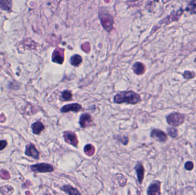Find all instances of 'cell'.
<instances>
[{
	"instance_id": "obj_5",
	"label": "cell",
	"mask_w": 196,
	"mask_h": 195,
	"mask_svg": "<svg viewBox=\"0 0 196 195\" xmlns=\"http://www.w3.org/2000/svg\"><path fill=\"white\" fill-rule=\"evenodd\" d=\"M32 171L37 173H51L54 171V168L52 165L47 163H40L33 165L30 167Z\"/></svg>"
},
{
	"instance_id": "obj_13",
	"label": "cell",
	"mask_w": 196,
	"mask_h": 195,
	"mask_svg": "<svg viewBox=\"0 0 196 195\" xmlns=\"http://www.w3.org/2000/svg\"><path fill=\"white\" fill-rule=\"evenodd\" d=\"M132 69L137 75H142L146 71V67L142 62L137 61L133 65Z\"/></svg>"
},
{
	"instance_id": "obj_10",
	"label": "cell",
	"mask_w": 196,
	"mask_h": 195,
	"mask_svg": "<svg viewBox=\"0 0 196 195\" xmlns=\"http://www.w3.org/2000/svg\"><path fill=\"white\" fill-rule=\"evenodd\" d=\"M81 110L82 106L81 104H79L78 103H72L64 105L60 109V112L63 113H68L69 112L78 113Z\"/></svg>"
},
{
	"instance_id": "obj_24",
	"label": "cell",
	"mask_w": 196,
	"mask_h": 195,
	"mask_svg": "<svg viewBox=\"0 0 196 195\" xmlns=\"http://www.w3.org/2000/svg\"><path fill=\"white\" fill-rule=\"evenodd\" d=\"M0 176L4 180H8L10 177L9 172L5 169H1L0 171Z\"/></svg>"
},
{
	"instance_id": "obj_15",
	"label": "cell",
	"mask_w": 196,
	"mask_h": 195,
	"mask_svg": "<svg viewBox=\"0 0 196 195\" xmlns=\"http://www.w3.org/2000/svg\"><path fill=\"white\" fill-rule=\"evenodd\" d=\"M182 13H183L182 10H180L177 12L173 11L172 13L170 14V16H167V17H166L165 19H163L162 21H167V24H170L173 21H177L179 19Z\"/></svg>"
},
{
	"instance_id": "obj_21",
	"label": "cell",
	"mask_w": 196,
	"mask_h": 195,
	"mask_svg": "<svg viewBox=\"0 0 196 195\" xmlns=\"http://www.w3.org/2000/svg\"><path fill=\"white\" fill-rule=\"evenodd\" d=\"M12 1H8V0L1 1V0H0V8L2 9L9 11L12 8Z\"/></svg>"
},
{
	"instance_id": "obj_17",
	"label": "cell",
	"mask_w": 196,
	"mask_h": 195,
	"mask_svg": "<svg viewBox=\"0 0 196 195\" xmlns=\"http://www.w3.org/2000/svg\"><path fill=\"white\" fill-rule=\"evenodd\" d=\"M83 62V58L78 54H73L69 59V62L73 67H78Z\"/></svg>"
},
{
	"instance_id": "obj_2",
	"label": "cell",
	"mask_w": 196,
	"mask_h": 195,
	"mask_svg": "<svg viewBox=\"0 0 196 195\" xmlns=\"http://www.w3.org/2000/svg\"><path fill=\"white\" fill-rule=\"evenodd\" d=\"M99 17L103 28L108 33H110L114 29V19L111 14L105 12H99Z\"/></svg>"
},
{
	"instance_id": "obj_14",
	"label": "cell",
	"mask_w": 196,
	"mask_h": 195,
	"mask_svg": "<svg viewBox=\"0 0 196 195\" xmlns=\"http://www.w3.org/2000/svg\"><path fill=\"white\" fill-rule=\"evenodd\" d=\"M61 190L68 195H81V193L77 188L69 184L64 185L61 188Z\"/></svg>"
},
{
	"instance_id": "obj_30",
	"label": "cell",
	"mask_w": 196,
	"mask_h": 195,
	"mask_svg": "<svg viewBox=\"0 0 196 195\" xmlns=\"http://www.w3.org/2000/svg\"><path fill=\"white\" fill-rule=\"evenodd\" d=\"M5 120V117L4 116L1 115L0 116V122H4Z\"/></svg>"
},
{
	"instance_id": "obj_7",
	"label": "cell",
	"mask_w": 196,
	"mask_h": 195,
	"mask_svg": "<svg viewBox=\"0 0 196 195\" xmlns=\"http://www.w3.org/2000/svg\"><path fill=\"white\" fill-rule=\"evenodd\" d=\"M79 123L81 128H87L92 125L93 123V120L89 113H84L80 116Z\"/></svg>"
},
{
	"instance_id": "obj_20",
	"label": "cell",
	"mask_w": 196,
	"mask_h": 195,
	"mask_svg": "<svg viewBox=\"0 0 196 195\" xmlns=\"http://www.w3.org/2000/svg\"><path fill=\"white\" fill-rule=\"evenodd\" d=\"M13 188L9 185L0 187V192L3 195H11L13 193Z\"/></svg>"
},
{
	"instance_id": "obj_11",
	"label": "cell",
	"mask_w": 196,
	"mask_h": 195,
	"mask_svg": "<svg viewBox=\"0 0 196 195\" xmlns=\"http://www.w3.org/2000/svg\"><path fill=\"white\" fill-rule=\"evenodd\" d=\"M26 155L33 157L34 159L38 160L40 157V153L38 150L36 149L35 145L33 144H29L27 145L25 149Z\"/></svg>"
},
{
	"instance_id": "obj_23",
	"label": "cell",
	"mask_w": 196,
	"mask_h": 195,
	"mask_svg": "<svg viewBox=\"0 0 196 195\" xmlns=\"http://www.w3.org/2000/svg\"><path fill=\"white\" fill-rule=\"evenodd\" d=\"M114 138L119 141L120 143L123 144V145H127V144L129 143V138L127 136H119V135H116L115 136V138Z\"/></svg>"
},
{
	"instance_id": "obj_6",
	"label": "cell",
	"mask_w": 196,
	"mask_h": 195,
	"mask_svg": "<svg viewBox=\"0 0 196 195\" xmlns=\"http://www.w3.org/2000/svg\"><path fill=\"white\" fill-rule=\"evenodd\" d=\"M64 52L65 49L63 48H56L52 53V61L55 63L62 65L64 61Z\"/></svg>"
},
{
	"instance_id": "obj_4",
	"label": "cell",
	"mask_w": 196,
	"mask_h": 195,
	"mask_svg": "<svg viewBox=\"0 0 196 195\" xmlns=\"http://www.w3.org/2000/svg\"><path fill=\"white\" fill-rule=\"evenodd\" d=\"M63 138H64L66 143L74 147H77L79 144V140L77 134L75 132L71 131H65L63 133Z\"/></svg>"
},
{
	"instance_id": "obj_32",
	"label": "cell",
	"mask_w": 196,
	"mask_h": 195,
	"mask_svg": "<svg viewBox=\"0 0 196 195\" xmlns=\"http://www.w3.org/2000/svg\"><path fill=\"white\" fill-rule=\"evenodd\" d=\"M44 195H49V194H48V193H45V194H44Z\"/></svg>"
},
{
	"instance_id": "obj_9",
	"label": "cell",
	"mask_w": 196,
	"mask_h": 195,
	"mask_svg": "<svg viewBox=\"0 0 196 195\" xmlns=\"http://www.w3.org/2000/svg\"><path fill=\"white\" fill-rule=\"evenodd\" d=\"M148 195H161V182L155 180L152 182L148 188Z\"/></svg>"
},
{
	"instance_id": "obj_3",
	"label": "cell",
	"mask_w": 196,
	"mask_h": 195,
	"mask_svg": "<svg viewBox=\"0 0 196 195\" xmlns=\"http://www.w3.org/2000/svg\"><path fill=\"white\" fill-rule=\"evenodd\" d=\"M166 120L169 125L173 127H178L183 124L185 121V116L178 113H172L167 116Z\"/></svg>"
},
{
	"instance_id": "obj_25",
	"label": "cell",
	"mask_w": 196,
	"mask_h": 195,
	"mask_svg": "<svg viewBox=\"0 0 196 195\" xmlns=\"http://www.w3.org/2000/svg\"><path fill=\"white\" fill-rule=\"evenodd\" d=\"M167 133L172 138H176L178 135V131L176 129L174 128H168L167 129Z\"/></svg>"
},
{
	"instance_id": "obj_19",
	"label": "cell",
	"mask_w": 196,
	"mask_h": 195,
	"mask_svg": "<svg viewBox=\"0 0 196 195\" xmlns=\"http://www.w3.org/2000/svg\"><path fill=\"white\" fill-rule=\"evenodd\" d=\"M84 152L88 156H92L95 153V148L91 144H87L84 147Z\"/></svg>"
},
{
	"instance_id": "obj_26",
	"label": "cell",
	"mask_w": 196,
	"mask_h": 195,
	"mask_svg": "<svg viewBox=\"0 0 196 195\" xmlns=\"http://www.w3.org/2000/svg\"><path fill=\"white\" fill-rule=\"evenodd\" d=\"M183 76L184 77V78L186 79H191V78H193L196 76V74L194 71H186L184 72Z\"/></svg>"
},
{
	"instance_id": "obj_28",
	"label": "cell",
	"mask_w": 196,
	"mask_h": 195,
	"mask_svg": "<svg viewBox=\"0 0 196 195\" xmlns=\"http://www.w3.org/2000/svg\"><path fill=\"white\" fill-rule=\"evenodd\" d=\"M7 145V141L5 140H1L0 141V151L3 150Z\"/></svg>"
},
{
	"instance_id": "obj_12",
	"label": "cell",
	"mask_w": 196,
	"mask_h": 195,
	"mask_svg": "<svg viewBox=\"0 0 196 195\" xmlns=\"http://www.w3.org/2000/svg\"><path fill=\"white\" fill-rule=\"evenodd\" d=\"M134 169L136 172L139 184H142L144 181V168L143 164L140 162H138V163L134 167Z\"/></svg>"
},
{
	"instance_id": "obj_27",
	"label": "cell",
	"mask_w": 196,
	"mask_h": 195,
	"mask_svg": "<svg viewBox=\"0 0 196 195\" xmlns=\"http://www.w3.org/2000/svg\"><path fill=\"white\" fill-rule=\"evenodd\" d=\"M194 167L193 163L191 162H186V164H185V169L188 171H191L193 169Z\"/></svg>"
},
{
	"instance_id": "obj_16",
	"label": "cell",
	"mask_w": 196,
	"mask_h": 195,
	"mask_svg": "<svg viewBox=\"0 0 196 195\" xmlns=\"http://www.w3.org/2000/svg\"><path fill=\"white\" fill-rule=\"evenodd\" d=\"M31 128L32 129V132L34 134H39L44 130L45 126L41 121H37L32 124Z\"/></svg>"
},
{
	"instance_id": "obj_22",
	"label": "cell",
	"mask_w": 196,
	"mask_h": 195,
	"mask_svg": "<svg viewBox=\"0 0 196 195\" xmlns=\"http://www.w3.org/2000/svg\"><path fill=\"white\" fill-rule=\"evenodd\" d=\"M185 10L189 12L191 14L196 13V0L191 1L187 6Z\"/></svg>"
},
{
	"instance_id": "obj_31",
	"label": "cell",
	"mask_w": 196,
	"mask_h": 195,
	"mask_svg": "<svg viewBox=\"0 0 196 195\" xmlns=\"http://www.w3.org/2000/svg\"><path fill=\"white\" fill-rule=\"evenodd\" d=\"M26 194H27V195H32V193H31L30 192H29V191H27V192H26Z\"/></svg>"
},
{
	"instance_id": "obj_1",
	"label": "cell",
	"mask_w": 196,
	"mask_h": 195,
	"mask_svg": "<svg viewBox=\"0 0 196 195\" xmlns=\"http://www.w3.org/2000/svg\"><path fill=\"white\" fill-rule=\"evenodd\" d=\"M141 101V96L133 91H122L116 93L114 97L115 104L135 105Z\"/></svg>"
},
{
	"instance_id": "obj_18",
	"label": "cell",
	"mask_w": 196,
	"mask_h": 195,
	"mask_svg": "<svg viewBox=\"0 0 196 195\" xmlns=\"http://www.w3.org/2000/svg\"><path fill=\"white\" fill-rule=\"evenodd\" d=\"M72 92L69 90H64L61 93L60 96V100L62 101H69L72 100Z\"/></svg>"
},
{
	"instance_id": "obj_8",
	"label": "cell",
	"mask_w": 196,
	"mask_h": 195,
	"mask_svg": "<svg viewBox=\"0 0 196 195\" xmlns=\"http://www.w3.org/2000/svg\"><path fill=\"white\" fill-rule=\"evenodd\" d=\"M151 138L155 139L159 142L165 143L167 141V136L166 134L163 132L162 131L158 129H154L150 133Z\"/></svg>"
},
{
	"instance_id": "obj_29",
	"label": "cell",
	"mask_w": 196,
	"mask_h": 195,
	"mask_svg": "<svg viewBox=\"0 0 196 195\" xmlns=\"http://www.w3.org/2000/svg\"><path fill=\"white\" fill-rule=\"evenodd\" d=\"M30 185H31L30 182L29 180H28V181H27V182H26L25 184H24L23 185V188H28Z\"/></svg>"
}]
</instances>
